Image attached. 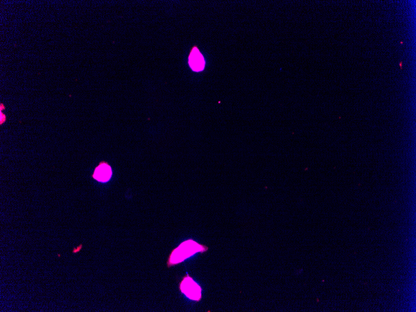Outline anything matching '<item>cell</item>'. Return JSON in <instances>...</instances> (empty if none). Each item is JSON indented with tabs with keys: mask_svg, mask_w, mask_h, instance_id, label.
<instances>
[{
	"mask_svg": "<svg viewBox=\"0 0 416 312\" xmlns=\"http://www.w3.org/2000/svg\"><path fill=\"white\" fill-rule=\"evenodd\" d=\"M180 289L181 292L190 300L199 301L202 298V295H201L202 289L189 274H187L183 278L182 282L180 283Z\"/></svg>",
	"mask_w": 416,
	"mask_h": 312,
	"instance_id": "obj_2",
	"label": "cell"
},
{
	"mask_svg": "<svg viewBox=\"0 0 416 312\" xmlns=\"http://www.w3.org/2000/svg\"><path fill=\"white\" fill-rule=\"evenodd\" d=\"M112 176V170L110 166L105 162H100L92 175L93 179L100 183H107Z\"/></svg>",
	"mask_w": 416,
	"mask_h": 312,
	"instance_id": "obj_4",
	"label": "cell"
},
{
	"mask_svg": "<svg viewBox=\"0 0 416 312\" xmlns=\"http://www.w3.org/2000/svg\"><path fill=\"white\" fill-rule=\"evenodd\" d=\"M208 250V247L205 245L199 244L193 239L187 240L173 250L168 259L167 267L170 268L179 264L196 253H203Z\"/></svg>",
	"mask_w": 416,
	"mask_h": 312,
	"instance_id": "obj_1",
	"label": "cell"
},
{
	"mask_svg": "<svg viewBox=\"0 0 416 312\" xmlns=\"http://www.w3.org/2000/svg\"><path fill=\"white\" fill-rule=\"evenodd\" d=\"M0 116H1V118H0V124L2 125L3 123L6 122L7 117L6 115H5V114H4V113L2 112H0Z\"/></svg>",
	"mask_w": 416,
	"mask_h": 312,
	"instance_id": "obj_5",
	"label": "cell"
},
{
	"mask_svg": "<svg viewBox=\"0 0 416 312\" xmlns=\"http://www.w3.org/2000/svg\"><path fill=\"white\" fill-rule=\"evenodd\" d=\"M3 109H5V106H4V105L2 104L1 107H0V110H1V112H2Z\"/></svg>",
	"mask_w": 416,
	"mask_h": 312,
	"instance_id": "obj_6",
	"label": "cell"
},
{
	"mask_svg": "<svg viewBox=\"0 0 416 312\" xmlns=\"http://www.w3.org/2000/svg\"><path fill=\"white\" fill-rule=\"evenodd\" d=\"M188 63H189L190 68L193 71L201 72L205 69V58L196 46H194L191 49L189 57H188Z\"/></svg>",
	"mask_w": 416,
	"mask_h": 312,
	"instance_id": "obj_3",
	"label": "cell"
}]
</instances>
